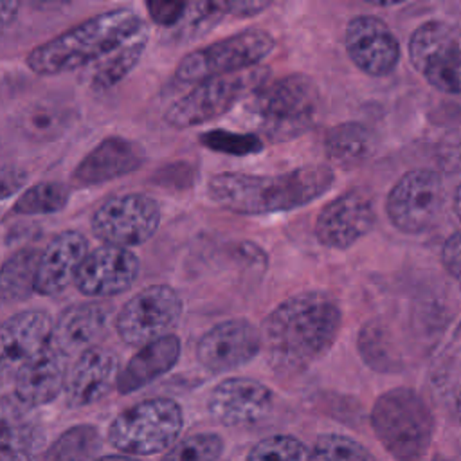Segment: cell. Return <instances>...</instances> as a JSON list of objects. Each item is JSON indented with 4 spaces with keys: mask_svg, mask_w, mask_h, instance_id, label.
Instances as JSON below:
<instances>
[{
    "mask_svg": "<svg viewBox=\"0 0 461 461\" xmlns=\"http://www.w3.org/2000/svg\"><path fill=\"white\" fill-rule=\"evenodd\" d=\"M342 322L337 301L308 290L277 304L263 321L261 348L276 371L297 373L333 346Z\"/></svg>",
    "mask_w": 461,
    "mask_h": 461,
    "instance_id": "cell-1",
    "label": "cell"
},
{
    "mask_svg": "<svg viewBox=\"0 0 461 461\" xmlns=\"http://www.w3.org/2000/svg\"><path fill=\"white\" fill-rule=\"evenodd\" d=\"M333 180V169L326 164H304L279 175L225 171L209 178L207 194L230 212L263 216L313 202L331 187Z\"/></svg>",
    "mask_w": 461,
    "mask_h": 461,
    "instance_id": "cell-2",
    "label": "cell"
},
{
    "mask_svg": "<svg viewBox=\"0 0 461 461\" xmlns=\"http://www.w3.org/2000/svg\"><path fill=\"white\" fill-rule=\"evenodd\" d=\"M144 25L140 16L128 7L99 13L34 47L27 54V65L40 76L88 67L115 50Z\"/></svg>",
    "mask_w": 461,
    "mask_h": 461,
    "instance_id": "cell-3",
    "label": "cell"
},
{
    "mask_svg": "<svg viewBox=\"0 0 461 461\" xmlns=\"http://www.w3.org/2000/svg\"><path fill=\"white\" fill-rule=\"evenodd\" d=\"M371 425L396 461H423L434 434L432 411L411 387H394L380 394L371 409Z\"/></svg>",
    "mask_w": 461,
    "mask_h": 461,
    "instance_id": "cell-4",
    "label": "cell"
},
{
    "mask_svg": "<svg viewBox=\"0 0 461 461\" xmlns=\"http://www.w3.org/2000/svg\"><path fill=\"white\" fill-rule=\"evenodd\" d=\"M319 90L306 74H288L265 83L254 95V112L263 133L274 142H285L304 133L315 121Z\"/></svg>",
    "mask_w": 461,
    "mask_h": 461,
    "instance_id": "cell-5",
    "label": "cell"
},
{
    "mask_svg": "<svg viewBox=\"0 0 461 461\" xmlns=\"http://www.w3.org/2000/svg\"><path fill=\"white\" fill-rule=\"evenodd\" d=\"M184 425L180 405L171 398L139 402L113 418L110 443L128 456H149L169 448Z\"/></svg>",
    "mask_w": 461,
    "mask_h": 461,
    "instance_id": "cell-6",
    "label": "cell"
},
{
    "mask_svg": "<svg viewBox=\"0 0 461 461\" xmlns=\"http://www.w3.org/2000/svg\"><path fill=\"white\" fill-rule=\"evenodd\" d=\"M268 77V68L254 67L243 72L216 76L196 83L185 95L176 99L166 110V122L173 128L185 130L205 124L227 113L238 101L256 94Z\"/></svg>",
    "mask_w": 461,
    "mask_h": 461,
    "instance_id": "cell-7",
    "label": "cell"
},
{
    "mask_svg": "<svg viewBox=\"0 0 461 461\" xmlns=\"http://www.w3.org/2000/svg\"><path fill=\"white\" fill-rule=\"evenodd\" d=\"M274 47L276 40L270 32L250 27L185 54L176 65L175 77L180 83H202L216 76L243 72L254 68Z\"/></svg>",
    "mask_w": 461,
    "mask_h": 461,
    "instance_id": "cell-8",
    "label": "cell"
},
{
    "mask_svg": "<svg viewBox=\"0 0 461 461\" xmlns=\"http://www.w3.org/2000/svg\"><path fill=\"white\" fill-rule=\"evenodd\" d=\"M409 58L425 81L439 92L461 94V43L439 20L421 23L409 38Z\"/></svg>",
    "mask_w": 461,
    "mask_h": 461,
    "instance_id": "cell-9",
    "label": "cell"
},
{
    "mask_svg": "<svg viewBox=\"0 0 461 461\" xmlns=\"http://www.w3.org/2000/svg\"><path fill=\"white\" fill-rule=\"evenodd\" d=\"M443 182L432 169H412L403 173L385 198V212L393 227L403 234L429 230L441 211Z\"/></svg>",
    "mask_w": 461,
    "mask_h": 461,
    "instance_id": "cell-10",
    "label": "cell"
},
{
    "mask_svg": "<svg viewBox=\"0 0 461 461\" xmlns=\"http://www.w3.org/2000/svg\"><path fill=\"white\" fill-rule=\"evenodd\" d=\"M182 315V299L167 285H151L137 292L115 317V330L128 346H146L164 335Z\"/></svg>",
    "mask_w": 461,
    "mask_h": 461,
    "instance_id": "cell-11",
    "label": "cell"
},
{
    "mask_svg": "<svg viewBox=\"0 0 461 461\" xmlns=\"http://www.w3.org/2000/svg\"><path fill=\"white\" fill-rule=\"evenodd\" d=\"M160 223L158 203L142 193L110 198L92 216L94 234L104 245L130 249L148 241Z\"/></svg>",
    "mask_w": 461,
    "mask_h": 461,
    "instance_id": "cell-12",
    "label": "cell"
},
{
    "mask_svg": "<svg viewBox=\"0 0 461 461\" xmlns=\"http://www.w3.org/2000/svg\"><path fill=\"white\" fill-rule=\"evenodd\" d=\"M376 221L373 196L360 187L349 189L328 202L317 214L315 238L328 249H349L362 240Z\"/></svg>",
    "mask_w": 461,
    "mask_h": 461,
    "instance_id": "cell-13",
    "label": "cell"
},
{
    "mask_svg": "<svg viewBox=\"0 0 461 461\" xmlns=\"http://www.w3.org/2000/svg\"><path fill=\"white\" fill-rule=\"evenodd\" d=\"M344 45L353 65L367 76L391 74L400 61V43L389 25L373 14H360L348 22Z\"/></svg>",
    "mask_w": 461,
    "mask_h": 461,
    "instance_id": "cell-14",
    "label": "cell"
},
{
    "mask_svg": "<svg viewBox=\"0 0 461 461\" xmlns=\"http://www.w3.org/2000/svg\"><path fill=\"white\" fill-rule=\"evenodd\" d=\"M261 349V331L247 319H229L207 330L196 346L198 362L225 373L250 362Z\"/></svg>",
    "mask_w": 461,
    "mask_h": 461,
    "instance_id": "cell-15",
    "label": "cell"
},
{
    "mask_svg": "<svg viewBox=\"0 0 461 461\" xmlns=\"http://www.w3.org/2000/svg\"><path fill=\"white\" fill-rule=\"evenodd\" d=\"M139 259L130 249L101 245L88 250L74 285L88 297H112L126 292L139 276Z\"/></svg>",
    "mask_w": 461,
    "mask_h": 461,
    "instance_id": "cell-16",
    "label": "cell"
},
{
    "mask_svg": "<svg viewBox=\"0 0 461 461\" xmlns=\"http://www.w3.org/2000/svg\"><path fill=\"white\" fill-rule=\"evenodd\" d=\"M272 391L247 376H230L216 384L209 394V414L221 425L238 427L254 423L272 409Z\"/></svg>",
    "mask_w": 461,
    "mask_h": 461,
    "instance_id": "cell-17",
    "label": "cell"
},
{
    "mask_svg": "<svg viewBox=\"0 0 461 461\" xmlns=\"http://www.w3.org/2000/svg\"><path fill=\"white\" fill-rule=\"evenodd\" d=\"M52 319L41 310H23L0 324V373H18L40 355L52 337Z\"/></svg>",
    "mask_w": 461,
    "mask_h": 461,
    "instance_id": "cell-18",
    "label": "cell"
},
{
    "mask_svg": "<svg viewBox=\"0 0 461 461\" xmlns=\"http://www.w3.org/2000/svg\"><path fill=\"white\" fill-rule=\"evenodd\" d=\"M117 375L119 358L113 351L99 346L83 351L67 373V405L85 407L99 402L115 385Z\"/></svg>",
    "mask_w": 461,
    "mask_h": 461,
    "instance_id": "cell-19",
    "label": "cell"
},
{
    "mask_svg": "<svg viewBox=\"0 0 461 461\" xmlns=\"http://www.w3.org/2000/svg\"><path fill=\"white\" fill-rule=\"evenodd\" d=\"M144 162L142 149L122 137H108L88 151L72 171L76 187H92L139 169Z\"/></svg>",
    "mask_w": 461,
    "mask_h": 461,
    "instance_id": "cell-20",
    "label": "cell"
},
{
    "mask_svg": "<svg viewBox=\"0 0 461 461\" xmlns=\"http://www.w3.org/2000/svg\"><path fill=\"white\" fill-rule=\"evenodd\" d=\"M88 254V241L77 230L58 234L40 254L34 292L56 295L74 283L76 274Z\"/></svg>",
    "mask_w": 461,
    "mask_h": 461,
    "instance_id": "cell-21",
    "label": "cell"
},
{
    "mask_svg": "<svg viewBox=\"0 0 461 461\" xmlns=\"http://www.w3.org/2000/svg\"><path fill=\"white\" fill-rule=\"evenodd\" d=\"M45 430L31 407L16 396L0 398V461H34L43 450Z\"/></svg>",
    "mask_w": 461,
    "mask_h": 461,
    "instance_id": "cell-22",
    "label": "cell"
},
{
    "mask_svg": "<svg viewBox=\"0 0 461 461\" xmlns=\"http://www.w3.org/2000/svg\"><path fill=\"white\" fill-rule=\"evenodd\" d=\"M67 358L49 344L14 375V396L31 409L52 402L65 389Z\"/></svg>",
    "mask_w": 461,
    "mask_h": 461,
    "instance_id": "cell-23",
    "label": "cell"
},
{
    "mask_svg": "<svg viewBox=\"0 0 461 461\" xmlns=\"http://www.w3.org/2000/svg\"><path fill=\"white\" fill-rule=\"evenodd\" d=\"M108 319V310L99 303H79L65 308L54 326L50 344L56 346L65 357L94 348L101 337Z\"/></svg>",
    "mask_w": 461,
    "mask_h": 461,
    "instance_id": "cell-24",
    "label": "cell"
},
{
    "mask_svg": "<svg viewBox=\"0 0 461 461\" xmlns=\"http://www.w3.org/2000/svg\"><path fill=\"white\" fill-rule=\"evenodd\" d=\"M180 339L167 333L146 346H142L130 362L119 371L115 389L121 394L135 393L166 375L180 357Z\"/></svg>",
    "mask_w": 461,
    "mask_h": 461,
    "instance_id": "cell-25",
    "label": "cell"
},
{
    "mask_svg": "<svg viewBox=\"0 0 461 461\" xmlns=\"http://www.w3.org/2000/svg\"><path fill=\"white\" fill-rule=\"evenodd\" d=\"M375 149V139L362 122L348 121L331 126L324 135L326 155L340 167H357L364 164Z\"/></svg>",
    "mask_w": 461,
    "mask_h": 461,
    "instance_id": "cell-26",
    "label": "cell"
},
{
    "mask_svg": "<svg viewBox=\"0 0 461 461\" xmlns=\"http://www.w3.org/2000/svg\"><path fill=\"white\" fill-rule=\"evenodd\" d=\"M148 41V27L144 25L139 32H135L130 40L119 45L115 50L101 58L99 61L92 63L90 68V86L97 90H104L119 83L137 63L142 56Z\"/></svg>",
    "mask_w": 461,
    "mask_h": 461,
    "instance_id": "cell-27",
    "label": "cell"
},
{
    "mask_svg": "<svg viewBox=\"0 0 461 461\" xmlns=\"http://www.w3.org/2000/svg\"><path fill=\"white\" fill-rule=\"evenodd\" d=\"M38 249H20L0 267V304L25 301L34 292L40 261Z\"/></svg>",
    "mask_w": 461,
    "mask_h": 461,
    "instance_id": "cell-28",
    "label": "cell"
},
{
    "mask_svg": "<svg viewBox=\"0 0 461 461\" xmlns=\"http://www.w3.org/2000/svg\"><path fill=\"white\" fill-rule=\"evenodd\" d=\"M99 450V430L94 425H74L49 445L41 461H95Z\"/></svg>",
    "mask_w": 461,
    "mask_h": 461,
    "instance_id": "cell-29",
    "label": "cell"
},
{
    "mask_svg": "<svg viewBox=\"0 0 461 461\" xmlns=\"http://www.w3.org/2000/svg\"><path fill=\"white\" fill-rule=\"evenodd\" d=\"M68 112L49 103L25 106L16 117V128L31 140L45 142L56 139L68 124Z\"/></svg>",
    "mask_w": 461,
    "mask_h": 461,
    "instance_id": "cell-30",
    "label": "cell"
},
{
    "mask_svg": "<svg viewBox=\"0 0 461 461\" xmlns=\"http://www.w3.org/2000/svg\"><path fill=\"white\" fill-rule=\"evenodd\" d=\"M70 189L59 182H40L29 187L14 203L13 211L16 214L36 216L58 212L65 207Z\"/></svg>",
    "mask_w": 461,
    "mask_h": 461,
    "instance_id": "cell-31",
    "label": "cell"
},
{
    "mask_svg": "<svg viewBox=\"0 0 461 461\" xmlns=\"http://www.w3.org/2000/svg\"><path fill=\"white\" fill-rule=\"evenodd\" d=\"M245 461H312V454L295 436L276 434L259 439Z\"/></svg>",
    "mask_w": 461,
    "mask_h": 461,
    "instance_id": "cell-32",
    "label": "cell"
},
{
    "mask_svg": "<svg viewBox=\"0 0 461 461\" xmlns=\"http://www.w3.org/2000/svg\"><path fill=\"white\" fill-rule=\"evenodd\" d=\"M223 450V439L212 432L191 434L169 447L160 461H216Z\"/></svg>",
    "mask_w": 461,
    "mask_h": 461,
    "instance_id": "cell-33",
    "label": "cell"
},
{
    "mask_svg": "<svg viewBox=\"0 0 461 461\" xmlns=\"http://www.w3.org/2000/svg\"><path fill=\"white\" fill-rule=\"evenodd\" d=\"M312 461H375V457L362 443L349 436L322 434L315 441Z\"/></svg>",
    "mask_w": 461,
    "mask_h": 461,
    "instance_id": "cell-34",
    "label": "cell"
},
{
    "mask_svg": "<svg viewBox=\"0 0 461 461\" xmlns=\"http://www.w3.org/2000/svg\"><path fill=\"white\" fill-rule=\"evenodd\" d=\"M202 146L218 151L227 153L234 157L243 155H254L263 149V140L254 133H236L227 130H211L200 135Z\"/></svg>",
    "mask_w": 461,
    "mask_h": 461,
    "instance_id": "cell-35",
    "label": "cell"
},
{
    "mask_svg": "<svg viewBox=\"0 0 461 461\" xmlns=\"http://www.w3.org/2000/svg\"><path fill=\"white\" fill-rule=\"evenodd\" d=\"M358 351L375 369H389L394 364L385 328L378 321L366 322L358 335Z\"/></svg>",
    "mask_w": 461,
    "mask_h": 461,
    "instance_id": "cell-36",
    "label": "cell"
},
{
    "mask_svg": "<svg viewBox=\"0 0 461 461\" xmlns=\"http://www.w3.org/2000/svg\"><path fill=\"white\" fill-rule=\"evenodd\" d=\"M151 20L162 27H171L178 23L187 9L185 2H148L146 4Z\"/></svg>",
    "mask_w": 461,
    "mask_h": 461,
    "instance_id": "cell-37",
    "label": "cell"
},
{
    "mask_svg": "<svg viewBox=\"0 0 461 461\" xmlns=\"http://www.w3.org/2000/svg\"><path fill=\"white\" fill-rule=\"evenodd\" d=\"M441 261L448 274L461 283V230L448 236L441 249Z\"/></svg>",
    "mask_w": 461,
    "mask_h": 461,
    "instance_id": "cell-38",
    "label": "cell"
},
{
    "mask_svg": "<svg viewBox=\"0 0 461 461\" xmlns=\"http://www.w3.org/2000/svg\"><path fill=\"white\" fill-rule=\"evenodd\" d=\"M27 180V173L20 167H2L0 169V200L14 194L20 187H23Z\"/></svg>",
    "mask_w": 461,
    "mask_h": 461,
    "instance_id": "cell-39",
    "label": "cell"
},
{
    "mask_svg": "<svg viewBox=\"0 0 461 461\" xmlns=\"http://www.w3.org/2000/svg\"><path fill=\"white\" fill-rule=\"evenodd\" d=\"M270 5V2H258V0H236V2H227L229 13L236 16H254L261 11H265Z\"/></svg>",
    "mask_w": 461,
    "mask_h": 461,
    "instance_id": "cell-40",
    "label": "cell"
},
{
    "mask_svg": "<svg viewBox=\"0 0 461 461\" xmlns=\"http://www.w3.org/2000/svg\"><path fill=\"white\" fill-rule=\"evenodd\" d=\"M18 9H20V2L16 0L0 2V34H4L5 29L14 22Z\"/></svg>",
    "mask_w": 461,
    "mask_h": 461,
    "instance_id": "cell-41",
    "label": "cell"
},
{
    "mask_svg": "<svg viewBox=\"0 0 461 461\" xmlns=\"http://www.w3.org/2000/svg\"><path fill=\"white\" fill-rule=\"evenodd\" d=\"M95 461H139V459L126 454H112V456H101Z\"/></svg>",
    "mask_w": 461,
    "mask_h": 461,
    "instance_id": "cell-42",
    "label": "cell"
},
{
    "mask_svg": "<svg viewBox=\"0 0 461 461\" xmlns=\"http://www.w3.org/2000/svg\"><path fill=\"white\" fill-rule=\"evenodd\" d=\"M454 211H456V214H457L459 220H461V184L457 185L456 194H454Z\"/></svg>",
    "mask_w": 461,
    "mask_h": 461,
    "instance_id": "cell-43",
    "label": "cell"
},
{
    "mask_svg": "<svg viewBox=\"0 0 461 461\" xmlns=\"http://www.w3.org/2000/svg\"><path fill=\"white\" fill-rule=\"evenodd\" d=\"M456 414H457V420L461 421V391H459L457 400H456Z\"/></svg>",
    "mask_w": 461,
    "mask_h": 461,
    "instance_id": "cell-44",
    "label": "cell"
},
{
    "mask_svg": "<svg viewBox=\"0 0 461 461\" xmlns=\"http://www.w3.org/2000/svg\"><path fill=\"white\" fill-rule=\"evenodd\" d=\"M432 461H447V459H445V457H441V456H436Z\"/></svg>",
    "mask_w": 461,
    "mask_h": 461,
    "instance_id": "cell-45",
    "label": "cell"
}]
</instances>
